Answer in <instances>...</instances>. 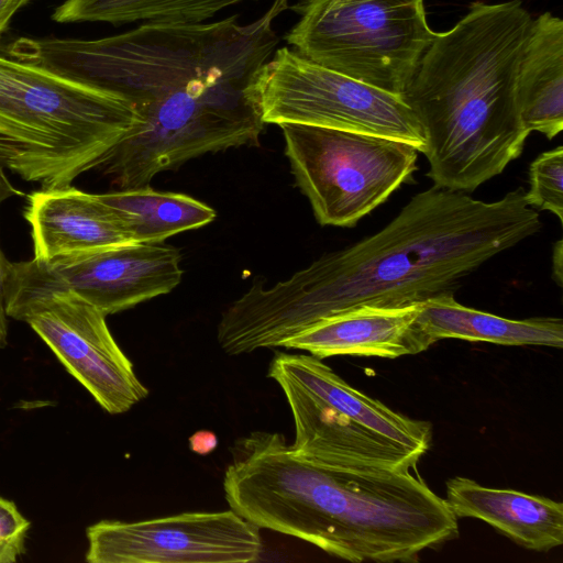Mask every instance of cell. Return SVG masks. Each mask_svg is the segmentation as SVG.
I'll return each instance as SVG.
<instances>
[{
  "label": "cell",
  "instance_id": "cell-1",
  "mask_svg": "<svg viewBox=\"0 0 563 563\" xmlns=\"http://www.w3.org/2000/svg\"><path fill=\"white\" fill-rule=\"evenodd\" d=\"M541 227L522 188L486 202L432 186L377 233L271 287L253 284L222 312L218 343L229 355L246 354L361 307L399 308L453 295L481 265Z\"/></svg>",
  "mask_w": 563,
  "mask_h": 563
},
{
  "label": "cell",
  "instance_id": "cell-2",
  "mask_svg": "<svg viewBox=\"0 0 563 563\" xmlns=\"http://www.w3.org/2000/svg\"><path fill=\"white\" fill-rule=\"evenodd\" d=\"M232 449L225 499L257 528L351 562H417L422 551L459 537L445 499L410 470L323 465L268 431H253Z\"/></svg>",
  "mask_w": 563,
  "mask_h": 563
},
{
  "label": "cell",
  "instance_id": "cell-3",
  "mask_svg": "<svg viewBox=\"0 0 563 563\" xmlns=\"http://www.w3.org/2000/svg\"><path fill=\"white\" fill-rule=\"evenodd\" d=\"M531 21L520 0L475 2L423 53L400 97L423 130L433 186L472 192L521 155L517 76Z\"/></svg>",
  "mask_w": 563,
  "mask_h": 563
},
{
  "label": "cell",
  "instance_id": "cell-4",
  "mask_svg": "<svg viewBox=\"0 0 563 563\" xmlns=\"http://www.w3.org/2000/svg\"><path fill=\"white\" fill-rule=\"evenodd\" d=\"M141 121L122 95L0 55V165L25 181L71 185Z\"/></svg>",
  "mask_w": 563,
  "mask_h": 563
},
{
  "label": "cell",
  "instance_id": "cell-5",
  "mask_svg": "<svg viewBox=\"0 0 563 563\" xmlns=\"http://www.w3.org/2000/svg\"><path fill=\"white\" fill-rule=\"evenodd\" d=\"M285 40L303 57L401 96L435 36L423 0H298Z\"/></svg>",
  "mask_w": 563,
  "mask_h": 563
},
{
  "label": "cell",
  "instance_id": "cell-6",
  "mask_svg": "<svg viewBox=\"0 0 563 563\" xmlns=\"http://www.w3.org/2000/svg\"><path fill=\"white\" fill-rule=\"evenodd\" d=\"M296 185L321 225L354 227L417 169L418 151L375 134L282 124Z\"/></svg>",
  "mask_w": 563,
  "mask_h": 563
},
{
  "label": "cell",
  "instance_id": "cell-7",
  "mask_svg": "<svg viewBox=\"0 0 563 563\" xmlns=\"http://www.w3.org/2000/svg\"><path fill=\"white\" fill-rule=\"evenodd\" d=\"M262 121L347 130L426 150L423 130L400 96L319 65L290 47L277 48L254 81Z\"/></svg>",
  "mask_w": 563,
  "mask_h": 563
},
{
  "label": "cell",
  "instance_id": "cell-8",
  "mask_svg": "<svg viewBox=\"0 0 563 563\" xmlns=\"http://www.w3.org/2000/svg\"><path fill=\"white\" fill-rule=\"evenodd\" d=\"M181 254L164 243H132L81 256L9 262L7 316L53 295H71L106 316L166 295L181 282Z\"/></svg>",
  "mask_w": 563,
  "mask_h": 563
},
{
  "label": "cell",
  "instance_id": "cell-9",
  "mask_svg": "<svg viewBox=\"0 0 563 563\" xmlns=\"http://www.w3.org/2000/svg\"><path fill=\"white\" fill-rule=\"evenodd\" d=\"M86 533L89 563H250L263 551L260 528L231 509L101 520Z\"/></svg>",
  "mask_w": 563,
  "mask_h": 563
},
{
  "label": "cell",
  "instance_id": "cell-10",
  "mask_svg": "<svg viewBox=\"0 0 563 563\" xmlns=\"http://www.w3.org/2000/svg\"><path fill=\"white\" fill-rule=\"evenodd\" d=\"M106 314L71 295H53L21 308L13 319L26 322L108 413L129 411L147 388L113 339Z\"/></svg>",
  "mask_w": 563,
  "mask_h": 563
},
{
  "label": "cell",
  "instance_id": "cell-11",
  "mask_svg": "<svg viewBox=\"0 0 563 563\" xmlns=\"http://www.w3.org/2000/svg\"><path fill=\"white\" fill-rule=\"evenodd\" d=\"M284 391L295 423L294 452L329 466L409 471L419 460L320 400L295 379L268 367Z\"/></svg>",
  "mask_w": 563,
  "mask_h": 563
},
{
  "label": "cell",
  "instance_id": "cell-12",
  "mask_svg": "<svg viewBox=\"0 0 563 563\" xmlns=\"http://www.w3.org/2000/svg\"><path fill=\"white\" fill-rule=\"evenodd\" d=\"M33 258L55 261L134 243L118 214L98 195L71 185L27 196Z\"/></svg>",
  "mask_w": 563,
  "mask_h": 563
},
{
  "label": "cell",
  "instance_id": "cell-13",
  "mask_svg": "<svg viewBox=\"0 0 563 563\" xmlns=\"http://www.w3.org/2000/svg\"><path fill=\"white\" fill-rule=\"evenodd\" d=\"M420 303L399 308L361 307L320 321L280 346L322 360L336 355L396 358L418 354L434 342L419 324Z\"/></svg>",
  "mask_w": 563,
  "mask_h": 563
},
{
  "label": "cell",
  "instance_id": "cell-14",
  "mask_svg": "<svg viewBox=\"0 0 563 563\" xmlns=\"http://www.w3.org/2000/svg\"><path fill=\"white\" fill-rule=\"evenodd\" d=\"M448 506L456 518L483 520L517 544L548 552L563 543V504L514 489L485 487L455 476L446 482Z\"/></svg>",
  "mask_w": 563,
  "mask_h": 563
},
{
  "label": "cell",
  "instance_id": "cell-15",
  "mask_svg": "<svg viewBox=\"0 0 563 563\" xmlns=\"http://www.w3.org/2000/svg\"><path fill=\"white\" fill-rule=\"evenodd\" d=\"M268 367L288 375L313 396L420 460L432 442V424L400 415L353 388L313 355L276 353Z\"/></svg>",
  "mask_w": 563,
  "mask_h": 563
},
{
  "label": "cell",
  "instance_id": "cell-16",
  "mask_svg": "<svg viewBox=\"0 0 563 563\" xmlns=\"http://www.w3.org/2000/svg\"><path fill=\"white\" fill-rule=\"evenodd\" d=\"M523 126L549 140L563 129V21L550 12L532 19L517 76Z\"/></svg>",
  "mask_w": 563,
  "mask_h": 563
},
{
  "label": "cell",
  "instance_id": "cell-17",
  "mask_svg": "<svg viewBox=\"0 0 563 563\" xmlns=\"http://www.w3.org/2000/svg\"><path fill=\"white\" fill-rule=\"evenodd\" d=\"M418 321L434 343L442 339H460L500 345L563 346L561 318L507 319L465 307L453 295L421 302Z\"/></svg>",
  "mask_w": 563,
  "mask_h": 563
},
{
  "label": "cell",
  "instance_id": "cell-18",
  "mask_svg": "<svg viewBox=\"0 0 563 563\" xmlns=\"http://www.w3.org/2000/svg\"><path fill=\"white\" fill-rule=\"evenodd\" d=\"M121 219L134 243H163L178 233L212 222L217 212L184 194L150 186L99 194Z\"/></svg>",
  "mask_w": 563,
  "mask_h": 563
},
{
  "label": "cell",
  "instance_id": "cell-19",
  "mask_svg": "<svg viewBox=\"0 0 563 563\" xmlns=\"http://www.w3.org/2000/svg\"><path fill=\"white\" fill-rule=\"evenodd\" d=\"M255 0H66L52 19L59 23L137 21L155 23H202L221 10Z\"/></svg>",
  "mask_w": 563,
  "mask_h": 563
},
{
  "label": "cell",
  "instance_id": "cell-20",
  "mask_svg": "<svg viewBox=\"0 0 563 563\" xmlns=\"http://www.w3.org/2000/svg\"><path fill=\"white\" fill-rule=\"evenodd\" d=\"M530 207L548 210L563 222V147L542 153L530 165Z\"/></svg>",
  "mask_w": 563,
  "mask_h": 563
},
{
  "label": "cell",
  "instance_id": "cell-21",
  "mask_svg": "<svg viewBox=\"0 0 563 563\" xmlns=\"http://www.w3.org/2000/svg\"><path fill=\"white\" fill-rule=\"evenodd\" d=\"M29 529L15 504L0 496V563H14L25 552Z\"/></svg>",
  "mask_w": 563,
  "mask_h": 563
},
{
  "label": "cell",
  "instance_id": "cell-22",
  "mask_svg": "<svg viewBox=\"0 0 563 563\" xmlns=\"http://www.w3.org/2000/svg\"><path fill=\"white\" fill-rule=\"evenodd\" d=\"M16 195H23V192H21L11 184L4 172V168L0 165V206L4 200ZM8 264L9 261L5 260L0 250V347L7 345L8 336L7 313L3 299V286L7 276Z\"/></svg>",
  "mask_w": 563,
  "mask_h": 563
},
{
  "label": "cell",
  "instance_id": "cell-23",
  "mask_svg": "<svg viewBox=\"0 0 563 563\" xmlns=\"http://www.w3.org/2000/svg\"><path fill=\"white\" fill-rule=\"evenodd\" d=\"M190 448L194 452L199 454H207L214 450L218 445L217 437L209 431L196 432L189 439Z\"/></svg>",
  "mask_w": 563,
  "mask_h": 563
},
{
  "label": "cell",
  "instance_id": "cell-24",
  "mask_svg": "<svg viewBox=\"0 0 563 563\" xmlns=\"http://www.w3.org/2000/svg\"><path fill=\"white\" fill-rule=\"evenodd\" d=\"M31 0H0V34L9 26L13 15Z\"/></svg>",
  "mask_w": 563,
  "mask_h": 563
},
{
  "label": "cell",
  "instance_id": "cell-25",
  "mask_svg": "<svg viewBox=\"0 0 563 563\" xmlns=\"http://www.w3.org/2000/svg\"><path fill=\"white\" fill-rule=\"evenodd\" d=\"M553 278L559 286L563 285V241L559 240L553 245L552 255Z\"/></svg>",
  "mask_w": 563,
  "mask_h": 563
}]
</instances>
